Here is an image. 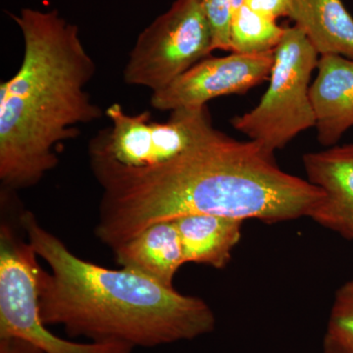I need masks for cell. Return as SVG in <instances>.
Wrapping results in <instances>:
<instances>
[{
  "instance_id": "1",
  "label": "cell",
  "mask_w": 353,
  "mask_h": 353,
  "mask_svg": "<svg viewBox=\"0 0 353 353\" xmlns=\"http://www.w3.org/2000/svg\"><path fill=\"white\" fill-rule=\"evenodd\" d=\"M274 154L214 128L164 166L102 190L95 236L113 250L155 223L187 215L270 224L309 218L324 194L282 170Z\"/></svg>"
},
{
  "instance_id": "2",
  "label": "cell",
  "mask_w": 353,
  "mask_h": 353,
  "mask_svg": "<svg viewBox=\"0 0 353 353\" xmlns=\"http://www.w3.org/2000/svg\"><path fill=\"white\" fill-rule=\"evenodd\" d=\"M24 41L22 63L0 83V181L16 192L59 163L57 148L103 112L85 90L97 72L76 25L57 10L10 14Z\"/></svg>"
},
{
  "instance_id": "3",
  "label": "cell",
  "mask_w": 353,
  "mask_h": 353,
  "mask_svg": "<svg viewBox=\"0 0 353 353\" xmlns=\"http://www.w3.org/2000/svg\"><path fill=\"white\" fill-rule=\"evenodd\" d=\"M20 225L39 259V314L71 336L155 347L212 333L216 318L201 297L185 296L139 272L104 268L74 254L30 211Z\"/></svg>"
},
{
  "instance_id": "4",
  "label": "cell",
  "mask_w": 353,
  "mask_h": 353,
  "mask_svg": "<svg viewBox=\"0 0 353 353\" xmlns=\"http://www.w3.org/2000/svg\"><path fill=\"white\" fill-rule=\"evenodd\" d=\"M104 112L109 126L88 146L90 170L102 190L157 170L214 129L208 105L176 109L161 123L152 121L150 111L129 114L119 103Z\"/></svg>"
},
{
  "instance_id": "5",
  "label": "cell",
  "mask_w": 353,
  "mask_h": 353,
  "mask_svg": "<svg viewBox=\"0 0 353 353\" xmlns=\"http://www.w3.org/2000/svg\"><path fill=\"white\" fill-rule=\"evenodd\" d=\"M319 58L301 29L285 28L275 50L266 92L254 108L234 117L232 126L274 153L297 134L315 127L309 92Z\"/></svg>"
},
{
  "instance_id": "6",
  "label": "cell",
  "mask_w": 353,
  "mask_h": 353,
  "mask_svg": "<svg viewBox=\"0 0 353 353\" xmlns=\"http://www.w3.org/2000/svg\"><path fill=\"white\" fill-rule=\"evenodd\" d=\"M39 256L29 241L2 222L0 228V339L17 338L46 353H132L120 341L82 343L58 338L39 314Z\"/></svg>"
},
{
  "instance_id": "7",
  "label": "cell",
  "mask_w": 353,
  "mask_h": 353,
  "mask_svg": "<svg viewBox=\"0 0 353 353\" xmlns=\"http://www.w3.org/2000/svg\"><path fill=\"white\" fill-rule=\"evenodd\" d=\"M213 37L199 0H175L139 34L123 71L124 82L157 92L208 57Z\"/></svg>"
},
{
  "instance_id": "8",
  "label": "cell",
  "mask_w": 353,
  "mask_h": 353,
  "mask_svg": "<svg viewBox=\"0 0 353 353\" xmlns=\"http://www.w3.org/2000/svg\"><path fill=\"white\" fill-rule=\"evenodd\" d=\"M274 57L275 50L204 58L166 88L152 92L150 105L157 110L172 112L208 105L216 97L245 94L269 80Z\"/></svg>"
},
{
  "instance_id": "9",
  "label": "cell",
  "mask_w": 353,
  "mask_h": 353,
  "mask_svg": "<svg viewBox=\"0 0 353 353\" xmlns=\"http://www.w3.org/2000/svg\"><path fill=\"white\" fill-rule=\"evenodd\" d=\"M309 183L324 194L309 218L353 241V143L303 157Z\"/></svg>"
},
{
  "instance_id": "10",
  "label": "cell",
  "mask_w": 353,
  "mask_h": 353,
  "mask_svg": "<svg viewBox=\"0 0 353 353\" xmlns=\"http://www.w3.org/2000/svg\"><path fill=\"white\" fill-rule=\"evenodd\" d=\"M310 85L315 128L320 145L331 148L353 128V60L322 55Z\"/></svg>"
},
{
  "instance_id": "11",
  "label": "cell",
  "mask_w": 353,
  "mask_h": 353,
  "mask_svg": "<svg viewBox=\"0 0 353 353\" xmlns=\"http://www.w3.org/2000/svg\"><path fill=\"white\" fill-rule=\"evenodd\" d=\"M113 252L122 268L139 272L168 288H174V277L185 263L173 220L162 221L146 228L114 248Z\"/></svg>"
},
{
  "instance_id": "12",
  "label": "cell",
  "mask_w": 353,
  "mask_h": 353,
  "mask_svg": "<svg viewBox=\"0 0 353 353\" xmlns=\"http://www.w3.org/2000/svg\"><path fill=\"white\" fill-rule=\"evenodd\" d=\"M175 222L185 263L223 269L241 239L245 221L208 214L183 216Z\"/></svg>"
},
{
  "instance_id": "13",
  "label": "cell",
  "mask_w": 353,
  "mask_h": 353,
  "mask_svg": "<svg viewBox=\"0 0 353 353\" xmlns=\"http://www.w3.org/2000/svg\"><path fill=\"white\" fill-rule=\"evenodd\" d=\"M289 17L320 57L353 60V17L341 0H294Z\"/></svg>"
},
{
  "instance_id": "14",
  "label": "cell",
  "mask_w": 353,
  "mask_h": 353,
  "mask_svg": "<svg viewBox=\"0 0 353 353\" xmlns=\"http://www.w3.org/2000/svg\"><path fill=\"white\" fill-rule=\"evenodd\" d=\"M285 32V28L279 26L277 21L264 17L243 4L232 17L231 52L257 54L275 50Z\"/></svg>"
},
{
  "instance_id": "15",
  "label": "cell",
  "mask_w": 353,
  "mask_h": 353,
  "mask_svg": "<svg viewBox=\"0 0 353 353\" xmlns=\"http://www.w3.org/2000/svg\"><path fill=\"white\" fill-rule=\"evenodd\" d=\"M324 353H353V279L334 294L326 332Z\"/></svg>"
},
{
  "instance_id": "16",
  "label": "cell",
  "mask_w": 353,
  "mask_h": 353,
  "mask_svg": "<svg viewBox=\"0 0 353 353\" xmlns=\"http://www.w3.org/2000/svg\"><path fill=\"white\" fill-rule=\"evenodd\" d=\"M213 37V51H231L230 28L233 17V0H199Z\"/></svg>"
},
{
  "instance_id": "17",
  "label": "cell",
  "mask_w": 353,
  "mask_h": 353,
  "mask_svg": "<svg viewBox=\"0 0 353 353\" xmlns=\"http://www.w3.org/2000/svg\"><path fill=\"white\" fill-rule=\"evenodd\" d=\"M294 0H245L243 4L254 12L277 21L281 17H289Z\"/></svg>"
},
{
  "instance_id": "18",
  "label": "cell",
  "mask_w": 353,
  "mask_h": 353,
  "mask_svg": "<svg viewBox=\"0 0 353 353\" xmlns=\"http://www.w3.org/2000/svg\"><path fill=\"white\" fill-rule=\"evenodd\" d=\"M0 353H46L17 338L0 339Z\"/></svg>"
}]
</instances>
